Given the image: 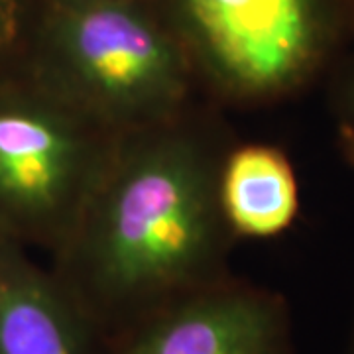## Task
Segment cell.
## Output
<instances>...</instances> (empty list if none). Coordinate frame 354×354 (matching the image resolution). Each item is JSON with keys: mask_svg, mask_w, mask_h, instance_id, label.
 <instances>
[{"mask_svg": "<svg viewBox=\"0 0 354 354\" xmlns=\"http://www.w3.org/2000/svg\"><path fill=\"white\" fill-rule=\"evenodd\" d=\"M199 46L225 87L272 97L295 87L315 64L313 0H183Z\"/></svg>", "mask_w": 354, "mask_h": 354, "instance_id": "cell-4", "label": "cell"}, {"mask_svg": "<svg viewBox=\"0 0 354 354\" xmlns=\"http://www.w3.org/2000/svg\"><path fill=\"white\" fill-rule=\"evenodd\" d=\"M339 144L342 156L346 158L348 165L354 169V132L346 124H339Z\"/></svg>", "mask_w": 354, "mask_h": 354, "instance_id": "cell-10", "label": "cell"}, {"mask_svg": "<svg viewBox=\"0 0 354 354\" xmlns=\"http://www.w3.org/2000/svg\"><path fill=\"white\" fill-rule=\"evenodd\" d=\"M140 321L118 354H290L286 305L252 288L189 291Z\"/></svg>", "mask_w": 354, "mask_h": 354, "instance_id": "cell-5", "label": "cell"}, {"mask_svg": "<svg viewBox=\"0 0 354 354\" xmlns=\"http://www.w3.org/2000/svg\"><path fill=\"white\" fill-rule=\"evenodd\" d=\"M95 330L62 279L0 239V354H95Z\"/></svg>", "mask_w": 354, "mask_h": 354, "instance_id": "cell-6", "label": "cell"}, {"mask_svg": "<svg viewBox=\"0 0 354 354\" xmlns=\"http://www.w3.org/2000/svg\"><path fill=\"white\" fill-rule=\"evenodd\" d=\"M341 106H342V124L354 132V75L342 85L341 88Z\"/></svg>", "mask_w": 354, "mask_h": 354, "instance_id": "cell-9", "label": "cell"}, {"mask_svg": "<svg viewBox=\"0 0 354 354\" xmlns=\"http://www.w3.org/2000/svg\"><path fill=\"white\" fill-rule=\"evenodd\" d=\"M20 8L18 0H0V55L8 50L18 36Z\"/></svg>", "mask_w": 354, "mask_h": 354, "instance_id": "cell-8", "label": "cell"}, {"mask_svg": "<svg viewBox=\"0 0 354 354\" xmlns=\"http://www.w3.org/2000/svg\"><path fill=\"white\" fill-rule=\"evenodd\" d=\"M77 2H87V0H77Z\"/></svg>", "mask_w": 354, "mask_h": 354, "instance_id": "cell-12", "label": "cell"}, {"mask_svg": "<svg viewBox=\"0 0 354 354\" xmlns=\"http://www.w3.org/2000/svg\"><path fill=\"white\" fill-rule=\"evenodd\" d=\"M351 354H354V333H353V353Z\"/></svg>", "mask_w": 354, "mask_h": 354, "instance_id": "cell-11", "label": "cell"}, {"mask_svg": "<svg viewBox=\"0 0 354 354\" xmlns=\"http://www.w3.org/2000/svg\"><path fill=\"white\" fill-rule=\"evenodd\" d=\"M51 91L75 111L118 127H152L187 91L185 67L164 32L118 0L71 6L55 34Z\"/></svg>", "mask_w": 354, "mask_h": 354, "instance_id": "cell-2", "label": "cell"}, {"mask_svg": "<svg viewBox=\"0 0 354 354\" xmlns=\"http://www.w3.org/2000/svg\"><path fill=\"white\" fill-rule=\"evenodd\" d=\"M216 177L205 153L176 134L128 146L104 162L77 221L71 278L91 319L138 317L197 290L215 254Z\"/></svg>", "mask_w": 354, "mask_h": 354, "instance_id": "cell-1", "label": "cell"}, {"mask_svg": "<svg viewBox=\"0 0 354 354\" xmlns=\"http://www.w3.org/2000/svg\"><path fill=\"white\" fill-rule=\"evenodd\" d=\"M102 165L87 116L59 95L0 88V239L75 230Z\"/></svg>", "mask_w": 354, "mask_h": 354, "instance_id": "cell-3", "label": "cell"}, {"mask_svg": "<svg viewBox=\"0 0 354 354\" xmlns=\"http://www.w3.org/2000/svg\"><path fill=\"white\" fill-rule=\"evenodd\" d=\"M221 216L242 236L270 239L297 216L299 193L290 160L278 148L252 144L228 156L216 179Z\"/></svg>", "mask_w": 354, "mask_h": 354, "instance_id": "cell-7", "label": "cell"}]
</instances>
